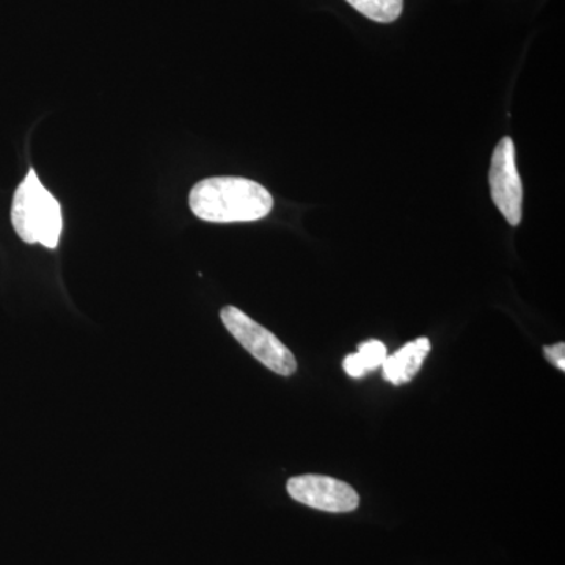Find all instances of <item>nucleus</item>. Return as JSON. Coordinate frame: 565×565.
Segmentation results:
<instances>
[{
    "instance_id": "nucleus-1",
    "label": "nucleus",
    "mask_w": 565,
    "mask_h": 565,
    "mask_svg": "<svg viewBox=\"0 0 565 565\" xmlns=\"http://www.w3.org/2000/svg\"><path fill=\"white\" fill-rule=\"evenodd\" d=\"M189 206L204 222H256L270 214L274 199L258 182L237 177H217L193 185Z\"/></svg>"
},
{
    "instance_id": "nucleus-2",
    "label": "nucleus",
    "mask_w": 565,
    "mask_h": 565,
    "mask_svg": "<svg viewBox=\"0 0 565 565\" xmlns=\"http://www.w3.org/2000/svg\"><path fill=\"white\" fill-rule=\"evenodd\" d=\"M11 223L24 243L57 248L63 228L61 203L41 184L33 169L14 192Z\"/></svg>"
},
{
    "instance_id": "nucleus-3",
    "label": "nucleus",
    "mask_w": 565,
    "mask_h": 565,
    "mask_svg": "<svg viewBox=\"0 0 565 565\" xmlns=\"http://www.w3.org/2000/svg\"><path fill=\"white\" fill-rule=\"evenodd\" d=\"M221 319L226 330L236 338L237 343L243 345L245 351L250 352L264 366L285 377L296 373V356L266 327L259 326L250 316L236 307L222 308Z\"/></svg>"
},
{
    "instance_id": "nucleus-4",
    "label": "nucleus",
    "mask_w": 565,
    "mask_h": 565,
    "mask_svg": "<svg viewBox=\"0 0 565 565\" xmlns=\"http://www.w3.org/2000/svg\"><path fill=\"white\" fill-rule=\"evenodd\" d=\"M489 184L494 206L504 215L509 225H519L523 215V185L516 170L515 145L511 137H503L494 147Z\"/></svg>"
},
{
    "instance_id": "nucleus-5",
    "label": "nucleus",
    "mask_w": 565,
    "mask_h": 565,
    "mask_svg": "<svg viewBox=\"0 0 565 565\" xmlns=\"http://www.w3.org/2000/svg\"><path fill=\"white\" fill-rule=\"evenodd\" d=\"M288 493L297 503L333 514H344L359 508L360 497L348 482L330 476L302 475L288 481Z\"/></svg>"
},
{
    "instance_id": "nucleus-6",
    "label": "nucleus",
    "mask_w": 565,
    "mask_h": 565,
    "mask_svg": "<svg viewBox=\"0 0 565 565\" xmlns=\"http://www.w3.org/2000/svg\"><path fill=\"white\" fill-rule=\"evenodd\" d=\"M430 341L427 338H416L412 343L405 344L399 351L385 359L384 379L393 385H404L422 370L424 360L429 355Z\"/></svg>"
},
{
    "instance_id": "nucleus-7",
    "label": "nucleus",
    "mask_w": 565,
    "mask_h": 565,
    "mask_svg": "<svg viewBox=\"0 0 565 565\" xmlns=\"http://www.w3.org/2000/svg\"><path fill=\"white\" fill-rule=\"evenodd\" d=\"M386 356H388V352H386V345L382 341H364L359 345V352L345 356L343 367L351 377L360 379L370 371L381 367Z\"/></svg>"
},
{
    "instance_id": "nucleus-8",
    "label": "nucleus",
    "mask_w": 565,
    "mask_h": 565,
    "mask_svg": "<svg viewBox=\"0 0 565 565\" xmlns=\"http://www.w3.org/2000/svg\"><path fill=\"white\" fill-rule=\"evenodd\" d=\"M345 2L363 17L381 24L396 21L404 9V0H345Z\"/></svg>"
},
{
    "instance_id": "nucleus-9",
    "label": "nucleus",
    "mask_w": 565,
    "mask_h": 565,
    "mask_svg": "<svg viewBox=\"0 0 565 565\" xmlns=\"http://www.w3.org/2000/svg\"><path fill=\"white\" fill-rule=\"evenodd\" d=\"M544 355L548 362L555 364L557 370L565 371V344L557 343L553 345H545Z\"/></svg>"
}]
</instances>
